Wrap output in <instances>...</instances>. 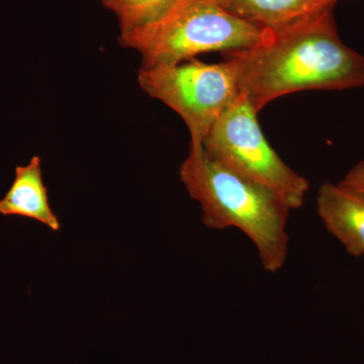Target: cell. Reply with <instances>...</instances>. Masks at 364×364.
<instances>
[{"mask_svg":"<svg viewBox=\"0 0 364 364\" xmlns=\"http://www.w3.org/2000/svg\"><path fill=\"white\" fill-rule=\"evenodd\" d=\"M334 7L264 28L253 47L222 54L256 112L299 91L363 87L364 56L340 38Z\"/></svg>","mask_w":364,"mask_h":364,"instance_id":"obj_1","label":"cell"},{"mask_svg":"<svg viewBox=\"0 0 364 364\" xmlns=\"http://www.w3.org/2000/svg\"><path fill=\"white\" fill-rule=\"evenodd\" d=\"M179 177L191 198L200 203L205 227L240 230L252 241L267 272L284 267L291 210L279 196L210 159L200 142L191 141Z\"/></svg>","mask_w":364,"mask_h":364,"instance_id":"obj_2","label":"cell"},{"mask_svg":"<svg viewBox=\"0 0 364 364\" xmlns=\"http://www.w3.org/2000/svg\"><path fill=\"white\" fill-rule=\"evenodd\" d=\"M263 30L214 0H177L157 21L119 35V42L140 55L141 67H153L181 63L205 53L249 49L260 40Z\"/></svg>","mask_w":364,"mask_h":364,"instance_id":"obj_3","label":"cell"},{"mask_svg":"<svg viewBox=\"0 0 364 364\" xmlns=\"http://www.w3.org/2000/svg\"><path fill=\"white\" fill-rule=\"evenodd\" d=\"M258 112L243 95L228 107L208 132L203 147L225 168L269 189L293 210L303 207L310 183L268 143Z\"/></svg>","mask_w":364,"mask_h":364,"instance_id":"obj_4","label":"cell"},{"mask_svg":"<svg viewBox=\"0 0 364 364\" xmlns=\"http://www.w3.org/2000/svg\"><path fill=\"white\" fill-rule=\"evenodd\" d=\"M138 83L144 92L181 117L193 142L203 143L217 119L240 95L233 71L224 61L213 64L193 59L141 67Z\"/></svg>","mask_w":364,"mask_h":364,"instance_id":"obj_5","label":"cell"},{"mask_svg":"<svg viewBox=\"0 0 364 364\" xmlns=\"http://www.w3.org/2000/svg\"><path fill=\"white\" fill-rule=\"evenodd\" d=\"M317 212L332 236L355 257L364 255V196L343 183L318 189Z\"/></svg>","mask_w":364,"mask_h":364,"instance_id":"obj_6","label":"cell"},{"mask_svg":"<svg viewBox=\"0 0 364 364\" xmlns=\"http://www.w3.org/2000/svg\"><path fill=\"white\" fill-rule=\"evenodd\" d=\"M0 215L28 218L59 231L61 224L50 205L39 156L16 167L11 188L0 200Z\"/></svg>","mask_w":364,"mask_h":364,"instance_id":"obj_7","label":"cell"},{"mask_svg":"<svg viewBox=\"0 0 364 364\" xmlns=\"http://www.w3.org/2000/svg\"><path fill=\"white\" fill-rule=\"evenodd\" d=\"M230 14L261 28L287 25L335 6L337 0H214Z\"/></svg>","mask_w":364,"mask_h":364,"instance_id":"obj_8","label":"cell"},{"mask_svg":"<svg viewBox=\"0 0 364 364\" xmlns=\"http://www.w3.org/2000/svg\"><path fill=\"white\" fill-rule=\"evenodd\" d=\"M177 0H100L117 21L119 35L138 30L157 21Z\"/></svg>","mask_w":364,"mask_h":364,"instance_id":"obj_9","label":"cell"},{"mask_svg":"<svg viewBox=\"0 0 364 364\" xmlns=\"http://www.w3.org/2000/svg\"><path fill=\"white\" fill-rule=\"evenodd\" d=\"M340 182L364 196V161L354 165Z\"/></svg>","mask_w":364,"mask_h":364,"instance_id":"obj_10","label":"cell"}]
</instances>
